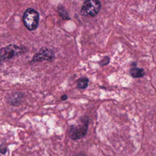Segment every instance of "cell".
Wrapping results in <instances>:
<instances>
[{
  "mask_svg": "<svg viewBox=\"0 0 156 156\" xmlns=\"http://www.w3.org/2000/svg\"><path fill=\"white\" fill-rule=\"evenodd\" d=\"M89 80L87 77H81L77 82V87L80 89H85L87 87Z\"/></svg>",
  "mask_w": 156,
  "mask_h": 156,
  "instance_id": "cell-8",
  "label": "cell"
},
{
  "mask_svg": "<svg viewBox=\"0 0 156 156\" xmlns=\"http://www.w3.org/2000/svg\"><path fill=\"white\" fill-rule=\"evenodd\" d=\"M110 60V58L108 57H105L103 59H102L100 62H99V64L101 66H104L106 65L108 63Z\"/></svg>",
  "mask_w": 156,
  "mask_h": 156,
  "instance_id": "cell-10",
  "label": "cell"
},
{
  "mask_svg": "<svg viewBox=\"0 0 156 156\" xmlns=\"http://www.w3.org/2000/svg\"><path fill=\"white\" fill-rule=\"evenodd\" d=\"M7 148L5 144L4 143L1 144V145L0 146V152L2 154H5L7 152Z\"/></svg>",
  "mask_w": 156,
  "mask_h": 156,
  "instance_id": "cell-11",
  "label": "cell"
},
{
  "mask_svg": "<svg viewBox=\"0 0 156 156\" xmlns=\"http://www.w3.org/2000/svg\"><path fill=\"white\" fill-rule=\"evenodd\" d=\"M88 126V119H84L78 125L71 126L69 130V135L73 140H79L84 137L87 133Z\"/></svg>",
  "mask_w": 156,
  "mask_h": 156,
  "instance_id": "cell-4",
  "label": "cell"
},
{
  "mask_svg": "<svg viewBox=\"0 0 156 156\" xmlns=\"http://www.w3.org/2000/svg\"><path fill=\"white\" fill-rule=\"evenodd\" d=\"M38 21L39 13L35 9L29 8L24 12L23 16V22L28 30H35L38 27Z\"/></svg>",
  "mask_w": 156,
  "mask_h": 156,
  "instance_id": "cell-2",
  "label": "cell"
},
{
  "mask_svg": "<svg viewBox=\"0 0 156 156\" xmlns=\"http://www.w3.org/2000/svg\"><path fill=\"white\" fill-rule=\"evenodd\" d=\"M74 156H87L86 155L83 154H82V153H79V154H77L76 155H75Z\"/></svg>",
  "mask_w": 156,
  "mask_h": 156,
  "instance_id": "cell-13",
  "label": "cell"
},
{
  "mask_svg": "<svg viewBox=\"0 0 156 156\" xmlns=\"http://www.w3.org/2000/svg\"><path fill=\"white\" fill-rule=\"evenodd\" d=\"M23 94L19 92H14L10 94H7L6 100L7 102L12 105H18L23 98Z\"/></svg>",
  "mask_w": 156,
  "mask_h": 156,
  "instance_id": "cell-6",
  "label": "cell"
},
{
  "mask_svg": "<svg viewBox=\"0 0 156 156\" xmlns=\"http://www.w3.org/2000/svg\"><path fill=\"white\" fill-rule=\"evenodd\" d=\"M101 9V3L99 0H87L84 2L80 13L83 16H95L99 13Z\"/></svg>",
  "mask_w": 156,
  "mask_h": 156,
  "instance_id": "cell-3",
  "label": "cell"
},
{
  "mask_svg": "<svg viewBox=\"0 0 156 156\" xmlns=\"http://www.w3.org/2000/svg\"><path fill=\"white\" fill-rule=\"evenodd\" d=\"M57 10L58 13H59L60 16L62 18V19L67 20H70V17L69 16L68 13L66 12V11L65 10V9H64V7L63 6H62V5L58 6Z\"/></svg>",
  "mask_w": 156,
  "mask_h": 156,
  "instance_id": "cell-9",
  "label": "cell"
},
{
  "mask_svg": "<svg viewBox=\"0 0 156 156\" xmlns=\"http://www.w3.org/2000/svg\"><path fill=\"white\" fill-rule=\"evenodd\" d=\"M62 101H66L68 99V96L66 94H63L60 98Z\"/></svg>",
  "mask_w": 156,
  "mask_h": 156,
  "instance_id": "cell-12",
  "label": "cell"
},
{
  "mask_svg": "<svg viewBox=\"0 0 156 156\" xmlns=\"http://www.w3.org/2000/svg\"><path fill=\"white\" fill-rule=\"evenodd\" d=\"M55 57V54L54 51L48 48H42L38 52H36L33 56L32 62H43L44 60L51 61Z\"/></svg>",
  "mask_w": 156,
  "mask_h": 156,
  "instance_id": "cell-5",
  "label": "cell"
},
{
  "mask_svg": "<svg viewBox=\"0 0 156 156\" xmlns=\"http://www.w3.org/2000/svg\"><path fill=\"white\" fill-rule=\"evenodd\" d=\"M130 74L133 77H141L145 74L143 69L140 68H133L130 70Z\"/></svg>",
  "mask_w": 156,
  "mask_h": 156,
  "instance_id": "cell-7",
  "label": "cell"
},
{
  "mask_svg": "<svg viewBox=\"0 0 156 156\" xmlns=\"http://www.w3.org/2000/svg\"><path fill=\"white\" fill-rule=\"evenodd\" d=\"M25 51V48L13 44H10L1 48L0 64L6 60H9L13 58L14 57L23 54Z\"/></svg>",
  "mask_w": 156,
  "mask_h": 156,
  "instance_id": "cell-1",
  "label": "cell"
}]
</instances>
